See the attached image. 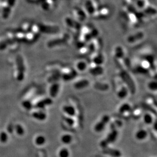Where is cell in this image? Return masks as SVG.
Here are the masks:
<instances>
[{
  "label": "cell",
  "instance_id": "f35d334b",
  "mask_svg": "<svg viewBox=\"0 0 157 157\" xmlns=\"http://www.w3.org/2000/svg\"><path fill=\"white\" fill-rule=\"evenodd\" d=\"M8 132L10 133H12L13 131V127L12 126V125H10V126H8Z\"/></svg>",
  "mask_w": 157,
  "mask_h": 157
},
{
  "label": "cell",
  "instance_id": "836d02e7",
  "mask_svg": "<svg viewBox=\"0 0 157 157\" xmlns=\"http://www.w3.org/2000/svg\"><path fill=\"white\" fill-rule=\"evenodd\" d=\"M64 120L66 122V123L70 127L73 126L75 123V120L73 119V117L71 116L67 115L64 116Z\"/></svg>",
  "mask_w": 157,
  "mask_h": 157
},
{
  "label": "cell",
  "instance_id": "ac0fdd59",
  "mask_svg": "<svg viewBox=\"0 0 157 157\" xmlns=\"http://www.w3.org/2000/svg\"><path fill=\"white\" fill-rule=\"evenodd\" d=\"M110 119L109 116H108V115L103 116L101 120H100L99 122H98L94 127V130L95 132L97 133L102 132L105 129L107 124L109 122Z\"/></svg>",
  "mask_w": 157,
  "mask_h": 157
},
{
  "label": "cell",
  "instance_id": "1f68e13d",
  "mask_svg": "<svg viewBox=\"0 0 157 157\" xmlns=\"http://www.w3.org/2000/svg\"><path fill=\"white\" fill-rule=\"evenodd\" d=\"M17 61L18 66L20 70V75L18 77V79L21 80V78L22 79V77H24V74H22V73L24 74V65L22 64V59L21 58V57H18Z\"/></svg>",
  "mask_w": 157,
  "mask_h": 157
},
{
  "label": "cell",
  "instance_id": "277c9868",
  "mask_svg": "<svg viewBox=\"0 0 157 157\" xmlns=\"http://www.w3.org/2000/svg\"><path fill=\"white\" fill-rule=\"evenodd\" d=\"M72 37L70 33L65 32L59 34L55 38L49 40L48 46L51 48L55 47L68 46L72 42Z\"/></svg>",
  "mask_w": 157,
  "mask_h": 157
},
{
  "label": "cell",
  "instance_id": "44dd1931",
  "mask_svg": "<svg viewBox=\"0 0 157 157\" xmlns=\"http://www.w3.org/2000/svg\"><path fill=\"white\" fill-rule=\"evenodd\" d=\"M118 136V132L117 131H112L105 140L101 142V145H103L104 147H106L107 145L109 144L113 143L116 141Z\"/></svg>",
  "mask_w": 157,
  "mask_h": 157
},
{
  "label": "cell",
  "instance_id": "7402d4cb",
  "mask_svg": "<svg viewBox=\"0 0 157 157\" xmlns=\"http://www.w3.org/2000/svg\"><path fill=\"white\" fill-rule=\"evenodd\" d=\"M62 111L67 116L74 117L76 114L75 107L71 104H66L62 107Z\"/></svg>",
  "mask_w": 157,
  "mask_h": 157
},
{
  "label": "cell",
  "instance_id": "d6986e66",
  "mask_svg": "<svg viewBox=\"0 0 157 157\" xmlns=\"http://www.w3.org/2000/svg\"><path fill=\"white\" fill-rule=\"evenodd\" d=\"M49 89V94L52 98H56L61 90V84L59 82H55L51 83Z\"/></svg>",
  "mask_w": 157,
  "mask_h": 157
},
{
  "label": "cell",
  "instance_id": "3957f363",
  "mask_svg": "<svg viewBox=\"0 0 157 157\" xmlns=\"http://www.w3.org/2000/svg\"><path fill=\"white\" fill-rule=\"evenodd\" d=\"M130 70L125 68H117V74L120 77L123 81L127 85L130 93L134 94L136 91V84Z\"/></svg>",
  "mask_w": 157,
  "mask_h": 157
},
{
  "label": "cell",
  "instance_id": "4dcf8cb0",
  "mask_svg": "<svg viewBox=\"0 0 157 157\" xmlns=\"http://www.w3.org/2000/svg\"><path fill=\"white\" fill-rule=\"evenodd\" d=\"M72 136L69 134H65L61 137V141L65 144H69L72 141Z\"/></svg>",
  "mask_w": 157,
  "mask_h": 157
},
{
  "label": "cell",
  "instance_id": "d6a6232c",
  "mask_svg": "<svg viewBox=\"0 0 157 157\" xmlns=\"http://www.w3.org/2000/svg\"><path fill=\"white\" fill-rule=\"evenodd\" d=\"M59 157H69L70 152L67 148H62L59 153Z\"/></svg>",
  "mask_w": 157,
  "mask_h": 157
},
{
  "label": "cell",
  "instance_id": "6da1fadb",
  "mask_svg": "<svg viewBox=\"0 0 157 157\" xmlns=\"http://www.w3.org/2000/svg\"><path fill=\"white\" fill-rule=\"evenodd\" d=\"M157 69L156 54L150 47L142 49L137 56L131 60V71L136 74L157 78Z\"/></svg>",
  "mask_w": 157,
  "mask_h": 157
},
{
  "label": "cell",
  "instance_id": "ffe728a7",
  "mask_svg": "<svg viewBox=\"0 0 157 157\" xmlns=\"http://www.w3.org/2000/svg\"><path fill=\"white\" fill-rule=\"evenodd\" d=\"M39 28L41 31L47 34H57L60 31L59 27L57 25H43Z\"/></svg>",
  "mask_w": 157,
  "mask_h": 157
},
{
  "label": "cell",
  "instance_id": "7c38bea8",
  "mask_svg": "<svg viewBox=\"0 0 157 157\" xmlns=\"http://www.w3.org/2000/svg\"><path fill=\"white\" fill-rule=\"evenodd\" d=\"M87 45L89 46L90 54H91L94 52H98L102 50L103 47L102 40L101 38L98 36L92 39V40L87 43Z\"/></svg>",
  "mask_w": 157,
  "mask_h": 157
},
{
  "label": "cell",
  "instance_id": "e0dca14e",
  "mask_svg": "<svg viewBox=\"0 0 157 157\" xmlns=\"http://www.w3.org/2000/svg\"><path fill=\"white\" fill-rule=\"evenodd\" d=\"M89 63V61L85 59H79L75 62L73 67L78 73H84L87 70Z\"/></svg>",
  "mask_w": 157,
  "mask_h": 157
},
{
  "label": "cell",
  "instance_id": "484cf974",
  "mask_svg": "<svg viewBox=\"0 0 157 157\" xmlns=\"http://www.w3.org/2000/svg\"><path fill=\"white\" fill-rule=\"evenodd\" d=\"M132 110V106L128 103H124L119 108V112L121 114H124L129 113Z\"/></svg>",
  "mask_w": 157,
  "mask_h": 157
},
{
  "label": "cell",
  "instance_id": "d4e9b609",
  "mask_svg": "<svg viewBox=\"0 0 157 157\" xmlns=\"http://www.w3.org/2000/svg\"><path fill=\"white\" fill-rule=\"evenodd\" d=\"M148 136V133L147 131L144 130V129H140L137 131L136 133H135V138L137 140L142 141L144 140L147 138Z\"/></svg>",
  "mask_w": 157,
  "mask_h": 157
},
{
  "label": "cell",
  "instance_id": "74e56055",
  "mask_svg": "<svg viewBox=\"0 0 157 157\" xmlns=\"http://www.w3.org/2000/svg\"><path fill=\"white\" fill-rule=\"evenodd\" d=\"M24 107L27 109H30L32 108V104L29 102H25L23 103Z\"/></svg>",
  "mask_w": 157,
  "mask_h": 157
},
{
  "label": "cell",
  "instance_id": "4316f807",
  "mask_svg": "<svg viewBox=\"0 0 157 157\" xmlns=\"http://www.w3.org/2000/svg\"><path fill=\"white\" fill-rule=\"evenodd\" d=\"M55 2V0H44L42 3V7L46 10H50L54 6Z\"/></svg>",
  "mask_w": 157,
  "mask_h": 157
},
{
  "label": "cell",
  "instance_id": "52a82bcc",
  "mask_svg": "<svg viewBox=\"0 0 157 157\" xmlns=\"http://www.w3.org/2000/svg\"><path fill=\"white\" fill-rule=\"evenodd\" d=\"M64 23L68 30H70L73 34L76 35L78 33L80 28L82 27L81 22L76 20L72 16H66L64 18Z\"/></svg>",
  "mask_w": 157,
  "mask_h": 157
},
{
  "label": "cell",
  "instance_id": "8d00e7d4",
  "mask_svg": "<svg viewBox=\"0 0 157 157\" xmlns=\"http://www.w3.org/2000/svg\"><path fill=\"white\" fill-rule=\"evenodd\" d=\"M8 135L5 132H3L0 134V141L3 143H5L7 141Z\"/></svg>",
  "mask_w": 157,
  "mask_h": 157
},
{
  "label": "cell",
  "instance_id": "83f0119b",
  "mask_svg": "<svg viewBox=\"0 0 157 157\" xmlns=\"http://www.w3.org/2000/svg\"><path fill=\"white\" fill-rule=\"evenodd\" d=\"M143 120L144 123L147 125H151L154 123V119L153 116L149 113H146L143 116Z\"/></svg>",
  "mask_w": 157,
  "mask_h": 157
},
{
  "label": "cell",
  "instance_id": "e575fe53",
  "mask_svg": "<svg viewBox=\"0 0 157 157\" xmlns=\"http://www.w3.org/2000/svg\"><path fill=\"white\" fill-rule=\"evenodd\" d=\"M46 139L43 136H39L36 138L35 142L36 144L38 145H42L45 143Z\"/></svg>",
  "mask_w": 157,
  "mask_h": 157
},
{
  "label": "cell",
  "instance_id": "5b68a950",
  "mask_svg": "<svg viewBox=\"0 0 157 157\" xmlns=\"http://www.w3.org/2000/svg\"><path fill=\"white\" fill-rule=\"evenodd\" d=\"M145 38V32L141 30L130 33L127 36L126 42L131 46H136L142 42Z\"/></svg>",
  "mask_w": 157,
  "mask_h": 157
},
{
  "label": "cell",
  "instance_id": "f1b7e54d",
  "mask_svg": "<svg viewBox=\"0 0 157 157\" xmlns=\"http://www.w3.org/2000/svg\"><path fill=\"white\" fill-rule=\"evenodd\" d=\"M33 116L35 119L40 121L45 120L47 117L46 113L42 111H38L33 113Z\"/></svg>",
  "mask_w": 157,
  "mask_h": 157
},
{
  "label": "cell",
  "instance_id": "cb8c5ba5",
  "mask_svg": "<svg viewBox=\"0 0 157 157\" xmlns=\"http://www.w3.org/2000/svg\"><path fill=\"white\" fill-rule=\"evenodd\" d=\"M52 102H53V101H52V99L45 98L44 99H42L38 103L36 104V107L37 108L39 109L44 108L46 106L52 105Z\"/></svg>",
  "mask_w": 157,
  "mask_h": 157
},
{
  "label": "cell",
  "instance_id": "7a4b0ae2",
  "mask_svg": "<svg viewBox=\"0 0 157 157\" xmlns=\"http://www.w3.org/2000/svg\"><path fill=\"white\" fill-rule=\"evenodd\" d=\"M113 85L116 95L119 99H125L131 94L127 85L117 74H116L113 78Z\"/></svg>",
  "mask_w": 157,
  "mask_h": 157
},
{
  "label": "cell",
  "instance_id": "f546056e",
  "mask_svg": "<svg viewBox=\"0 0 157 157\" xmlns=\"http://www.w3.org/2000/svg\"><path fill=\"white\" fill-rule=\"evenodd\" d=\"M105 154L110 155V156L113 157H120L121 156V151L118 150H113V149H106L105 151Z\"/></svg>",
  "mask_w": 157,
  "mask_h": 157
},
{
  "label": "cell",
  "instance_id": "d590c367",
  "mask_svg": "<svg viewBox=\"0 0 157 157\" xmlns=\"http://www.w3.org/2000/svg\"><path fill=\"white\" fill-rule=\"evenodd\" d=\"M15 130L17 134L19 135H22L24 134V129L21 125H17L15 126Z\"/></svg>",
  "mask_w": 157,
  "mask_h": 157
},
{
  "label": "cell",
  "instance_id": "9c48e42d",
  "mask_svg": "<svg viewBox=\"0 0 157 157\" xmlns=\"http://www.w3.org/2000/svg\"><path fill=\"white\" fill-rule=\"evenodd\" d=\"M87 71L91 76L99 77L104 74L105 68L104 65H99L92 61H89Z\"/></svg>",
  "mask_w": 157,
  "mask_h": 157
},
{
  "label": "cell",
  "instance_id": "2e32d148",
  "mask_svg": "<svg viewBox=\"0 0 157 157\" xmlns=\"http://www.w3.org/2000/svg\"><path fill=\"white\" fill-rule=\"evenodd\" d=\"M113 59H120L127 57L126 50L122 45H117L113 48Z\"/></svg>",
  "mask_w": 157,
  "mask_h": 157
},
{
  "label": "cell",
  "instance_id": "ba28073f",
  "mask_svg": "<svg viewBox=\"0 0 157 157\" xmlns=\"http://www.w3.org/2000/svg\"><path fill=\"white\" fill-rule=\"evenodd\" d=\"M101 5V3L98 0H86L83 8L88 16H92L93 18Z\"/></svg>",
  "mask_w": 157,
  "mask_h": 157
},
{
  "label": "cell",
  "instance_id": "8fae6325",
  "mask_svg": "<svg viewBox=\"0 0 157 157\" xmlns=\"http://www.w3.org/2000/svg\"><path fill=\"white\" fill-rule=\"evenodd\" d=\"M111 14V10L108 6L101 5L93 18L97 19H107Z\"/></svg>",
  "mask_w": 157,
  "mask_h": 157
},
{
  "label": "cell",
  "instance_id": "603a6c76",
  "mask_svg": "<svg viewBox=\"0 0 157 157\" xmlns=\"http://www.w3.org/2000/svg\"><path fill=\"white\" fill-rule=\"evenodd\" d=\"M147 88L151 92L157 94V79L151 78L147 83Z\"/></svg>",
  "mask_w": 157,
  "mask_h": 157
},
{
  "label": "cell",
  "instance_id": "5bb4252c",
  "mask_svg": "<svg viewBox=\"0 0 157 157\" xmlns=\"http://www.w3.org/2000/svg\"><path fill=\"white\" fill-rule=\"evenodd\" d=\"M90 61H92L99 65H104L105 58L102 50L94 52L89 56Z\"/></svg>",
  "mask_w": 157,
  "mask_h": 157
},
{
  "label": "cell",
  "instance_id": "4fadbf2b",
  "mask_svg": "<svg viewBox=\"0 0 157 157\" xmlns=\"http://www.w3.org/2000/svg\"><path fill=\"white\" fill-rule=\"evenodd\" d=\"M72 17L75 18L76 20L78 21L79 22H83L84 21L86 20L88 15L86 14L85 9H83V7H75L72 9Z\"/></svg>",
  "mask_w": 157,
  "mask_h": 157
},
{
  "label": "cell",
  "instance_id": "8992f818",
  "mask_svg": "<svg viewBox=\"0 0 157 157\" xmlns=\"http://www.w3.org/2000/svg\"><path fill=\"white\" fill-rule=\"evenodd\" d=\"M78 73L73 67L68 65L62 66L60 70L61 80L64 82L72 81L74 78L77 77Z\"/></svg>",
  "mask_w": 157,
  "mask_h": 157
},
{
  "label": "cell",
  "instance_id": "9a60e30c",
  "mask_svg": "<svg viewBox=\"0 0 157 157\" xmlns=\"http://www.w3.org/2000/svg\"><path fill=\"white\" fill-rule=\"evenodd\" d=\"M94 89L100 92H106L109 91L110 85L108 82L104 80H97L92 84Z\"/></svg>",
  "mask_w": 157,
  "mask_h": 157
},
{
  "label": "cell",
  "instance_id": "30bf717a",
  "mask_svg": "<svg viewBox=\"0 0 157 157\" xmlns=\"http://www.w3.org/2000/svg\"><path fill=\"white\" fill-rule=\"evenodd\" d=\"M91 84L90 80L86 77L76 78L72 81V87L76 91L86 89Z\"/></svg>",
  "mask_w": 157,
  "mask_h": 157
}]
</instances>
